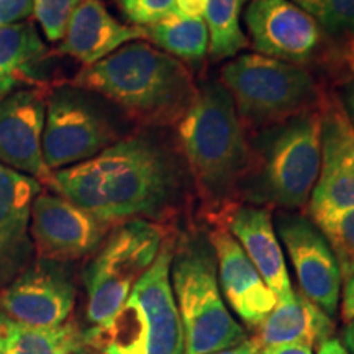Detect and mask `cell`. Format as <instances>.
<instances>
[{"instance_id": "obj_11", "label": "cell", "mask_w": 354, "mask_h": 354, "mask_svg": "<svg viewBox=\"0 0 354 354\" xmlns=\"http://www.w3.org/2000/svg\"><path fill=\"white\" fill-rule=\"evenodd\" d=\"M76 287L57 263L38 261L0 290V313L21 325L56 328L69 320Z\"/></svg>"}, {"instance_id": "obj_13", "label": "cell", "mask_w": 354, "mask_h": 354, "mask_svg": "<svg viewBox=\"0 0 354 354\" xmlns=\"http://www.w3.org/2000/svg\"><path fill=\"white\" fill-rule=\"evenodd\" d=\"M277 230L297 276L300 292L328 315H335L342 292V274L328 241L312 220L281 215Z\"/></svg>"}, {"instance_id": "obj_35", "label": "cell", "mask_w": 354, "mask_h": 354, "mask_svg": "<svg viewBox=\"0 0 354 354\" xmlns=\"http://www.w3.org/2000/svg\"><path fill=\"white\" fill-rule=\"evenodd\" d=\"M343 342L348 353L354 354V320L346 323V328L343 331Z\"/></svg>"}, {"instance_id": "obj_6", "label": "cell", "mask_w": 354, "mask_h": 354, "mask_svg": "<svg viewBox=\"0 0 354 354\" xmlns=\"http://www.w3.org/2000/svg\"><path fill=\"white\" fill-rule=\"evenodd\" d=\"M220 82L232 95L241 123L271 128L297 115L317 110L320 88L304 66L258 53L230 61L220 71Z\"/></svg>"}, {"instance_id": "obj_7", "label": "cell", "mask_w": 354, "mask_h": 354, "mask_svg": "<svg viewBox=\"0 0 354 354\" xmlns=\"http://www.w3.org/2000/svg\"><path fill=\"white\" fill-rule=\"evenodd\" d=\"M171 282L184 331V354H212L238 346L248 335L221 295L214 254L189 245L172 258Z\"/></svg>"}, {"instance_id": "obj_1", "label": "cell", "mask_w": 354, "mask_h": 354, "mask_svg": "<svg viewBox=\"0 0 354 354\" xmlns=\"http://www.w3.org/2000/svg\"><path fill=\"white\" fill-rule=\"evenodd\" d=\"M187 176L172 146L153 133H136L55 171L51 189L113 227L130 220L156 223L183 201Z\"/></svg>"}, {"instance_id": "obj_3", "label": "cell", "mask_w": 354, "mask_h": 354, "mask_svg": "<svg viewBox=\"0 0 354 354\" xmlns=\"http://www.w3.org/2000/svg\"><path fill=\"white\" fill-rule=\"evenodd\" d=\"M177 143L189 177L212 207L223 205L240 192L251 167L253 148L223 84L209 81L177 123Z\"/></svg>"}, {"instance_id": "obj_17", "label": "cell", "mask_w": 354, "mask_h": 354, "mask_svg": "<svg viewBox=\"0 0 354 354\" xmlns=\"http://www.w3.org/2000/svg\"><path fill=\"white\" fill-rule=\"evenodd\" d=\"M218 266V286L233 312L250 328H258L276 307L277 299L228 228L216 227L210 234Z\"/></svg>"}, {"instance_id": "obj_24", "label": "cell", "mask_w": 354, "mask_h": 354, "mask_svg": "<svg viewBox=\"0 0 354 354\" xmlns=\"http://www.w3.org/2000/svg\"><path fill=\"white\" fill-rule=\"evenodd\" d=\"M246 0H209L203 20L209 30V55L221 61L234 57L248 46V38L240 25Z\"/></svg>"}, {"instance_id": "obj_23", "label": "cell", "mask_w": 354, "mask_h": 354, "mask_svg": "<svg viewBox=\"0 0 354 354\" xmlns=\"http://www.w3.org/2000/svg\"><path fill=\"white\" fill-rule=\"evenodd\" d=\"M145 35L158 50L183 63L198 64L209 53V30L203 19H185L171 12L166 19L146 26Z\"/></svg>"}, {"instance_id": "obj_28", "label": "cell", "mask_w": 354, "mask_h": 354, "mask_svg": "<svg viewBox=\"0 0 354 354\" xmlns=\"http://www.w3.org/2000/svg\"><path fill=\"white\" fill-rule=\"evenodd\" d=\"M174 3L176 0H120V8L128 21L146 28L166 19Z\"/></svg>"}, {"instance_id": "obj_32", "label": "cell", "mask_w": 354, "mask_h": 354, "mask_svg": "<svg viewBox=\"0 0 354 354\" xmlns=\"http://www.w3.org/2000/svg\"><path fill=\"white\" fill-rule=\"evenodd\" d=\"M342 317L346 323L354 320V276L351 279H348L346 287H344Z\"/></svg>"}, {"instance_id": "obj_36", "label": "cell", "mask_w": 354, "mask_h": 354, "mask_svg": "<svg viewBox=\"0 0 354 354\" xmlns=\"http://www.w3.org/2000/svg\"><path fill=\"white\" fill-rule=\"evenodd\" d=\"M290 2H294L295 6L304 8V10L308 12L310 15H313V13L317 12V8L322 6L323 0H290Z\"/></svg>"}, {"instance_id": "obj_12", "label": "cell", "mask_w": 354, "mask_h": 354, "mask_svg": "<svg viewBox=\"0 0 354 354\" xmlns=\"http://www.w3.org/2000/svg\"><path fill=\"white\" fill-rule=\"evenodd\" d=\"M245 24L258 55L299 66L315 56L323 37L313 15L290 0H251Z\"/></svg>"}, {"instance_id": "obj_29", "label": "cell", "mask_w": 354, "mask_h": 354, "mask_svg": "<svg viewBox=\"0 0 354 354\" xmlns=\"http://www.w3.org/2000/svg\"><path fill=\"white\" fill-rule=\"evenodd\" d=\"M33 15V0H0V26L21 24Z\"/></svg>"}, {"instance_id": "obj_19", "label": "cell", "mask_w": 354, "mask_h": 354, "mask_svg": "<svg viewBox=\"0 0 354 354\" xmlns=\"http://www.w3.org/2000/svg\"><path fill=\"white\" fill-rule=\"evenodd\" d=\"M227 228L274 292L277 302L289 300L294 295V289L274 228L271 209L256 205L238 207L230 214Z\"/></svg>"}, {"instance_id": "obj_27", "label": "cell", "mask_w": 354, "mask_h": 354, "mask_svg": "<svg viewBox=\"0 0 354 354\" xmlns=\"http://www.w3.org/2000/svg\"><path fill=\"white\" fill-rule=\"evenodd\" d=\"M82 0H33V15L50 41L63 39L66 26Z\"/></svg>"}, {"instance_id": "obj_5", "label": "cell", "mask_w": 354, "mask_h": 354, "mask_svg": "<svg viewBox=\"0 0 354 354\" xmlns=\"http://www.w3.org/2000/svg\"><path fill=\"white\" fill-rule=\"evenodd\" d=\"M320 162L322 110L317 109L266 128L240 190L259 205L300 209L312 197Z\"/></svg>"}, {"instance_id": "obj_14", "label": "cell", "mask_w": 354, "mask_h": 354, "mask_svg": "<svg viewBox=\"0 0 354 354\" xmlns=\"http://www.w3.org/2000/svg\"><path fill=\"white\" fill-rule=\"evenodd\" d=\"M354 209V125L339 105L322 110L320 174L308 201L310 218L317 220Z\"/></svg>"}, {"instance_id": "obj_38", "label": "cell", "mask_w": 354, "mask_h": 354, "mask_svg": "<svg viewBox=\"0 0 354 354\" xmlns=\"http://www.w3.org/2000/svg\"><path fill=\"white\" fill-rule=\"evenodd\" d=\"M81 354H91V353H88V351H86V349H84V351H82Z\"/></svg>"}, {"instance_id": "obj_30", "label": "cell", "mask_w": 354, "mask_h": 354, "mask_svg": "<svg viewBox=\"0 0 354 354\" xmlns=\"http://www.w3.org/2000/svg\"><path fill=\"white\" fill-rule=\"evenodd\" d=\"M209 0H176L172 13L185 19H203Z\"/></svg>"}, {"instance_id": "obj_10", "label": "cell", "mask_w": 354, "mask_h": 354, "mask_svg": "<svg viewBox=\"0 0 354 354\" xmlns=\"http://www.w3.org/2000/svg\"><path fill=\"white\" fill-rule=\"evenodd\" d=\"M33 250L39 261L68 263L95 253L113 225L59 194L39 192L32 205Z\"/></svg>"}, {"instance_id": "obj_22", "label": "cell", "mask_w": 354, "mask_h": 354, "mask_svg": "<svg viewBox=\"0 0 354 354\" xmlns=\"http://www.w3.org/2000/svg\"><path fill=\"white\" fill-rule=\"evenodd\" d=\"M86 348V336L76 322L35 328L0 313V354H81Z\"/></svg>"}, {"instance_id": "obj_34", "label": "cell", "mask_w": 354, "mask_h": 354, "mask_svg": "<svg viewBox=\"0 0 354 354\" xmlns=\"http://www.w3.org/2000/svg\"><path fill=\"white\" fill-rule=\"evenodd\" d=\"M318 354H349L344 344L338 339L330 338L318 346Z\"/></svg>"}, {"instance_id": "obj_37", "label": "cell", "mask_w": 354, "mask_h": 354, "mask_svg": "<svg viewBox=\"0 0 354 354\" xmlns=\"http://www.w3.org/2000/svg\"><path fill=\"white\" fill-rule=\"evenodd\" d=\"M348 104H349V120H351V123L354 125V91L351 92V95H349V100H348Z\"/></svg>"}, {"instance_id": "obj_25", "label": "cell", "mask_w": 354, "mask_h": 354, "mask_svg": "<svg viewBox=\"0 0 354 354\" xmlns=\"http://www.w3.org/2000/svg\"><path fill=\"white\" fill-rule=\"evenodd\" d=\"M328 241L344 282L354 276V209L312 220Z\"/></svg>"}, {"instance_id": "obj_2", "label": "cell", "mask_w": 354, "mask_h": 354, "mask_svg": "<svg viewBox=\"0 0 354 354\" xmlns=\"http://www.w3.org/2000/svg\"><path fill=\"white\" fill-rule=\"evenodd\" d=\"M71 86L104 97L145 127L177 125L198 94L183 61L145 41L127 43L84 66Z\"/></svg>"}, {"instance_id": "obj_18", "label": "cell", "mask_w": 354, "mask_h": 354, "mask_svg": "<svg viewBox=\"0 0 354 354\" xmlns=\"http://www.w3.org/2000/svg\"><path fill=\"white\" fill-rule=\"evenodd\" d=\"M143 38L145 28L118 21L102 0H82L68 21L59 53L92 66L123 44Z\"/></svg>"}, {"instance_id": "obj_9", "label": "cell", "mask_w": 354, "mask_h": 354, "mask_svg": "<svg viewBox=\"0 0 354 354\" xmlns=\"http://www.w3.org/2000/svg\"><path fill=\"white\" fill-rule=\"evenodd\" d=\"M118 140L120 130L91 92L71 86L48 97L43 156L53 172L87 161Z\"/></svg>"}, {"instance_id": "obj_15", "label": "cell", "mask_w": 354, "mask_h": 354, "mask_svg": "<svg viewBox=\"0 0 354 354\" xmlns=\"http://www.w3.org/2000/svg\"><path fill=\"white\" fill-rule=\"evenodd\" d=\"M46 99L39 88H20L0 100V165L51 187L43 156Z\"/></svg>"}, {"instance_id": "obj_31", "label": "cell", "mask_w": 354, "mask_h": 354, "mask_svg": "<svg viewBox=\"0 0 354 354\" xmlns=\"http://www.w3.org/2000/svg\"><path fill=\"white\" fill-rule=\"evenodd\" d=\"M259 354H313V348L299 343L272 344V346H264Z\"/></svg>"}, {"instance_id": "obj_26", "label": "cell", "mask_w": 354, "mask_h": 354, "mask_svg": "<svg viewBox=\"0 0 354 354\" xmlns=\"http://www.w3.org/2000/svg\"><path fill=\"white\" fill-rule=\"evenodd\" d=\"M313 19L330 39L354 41V0H323Z\"/></svg>"}, {"instance_id": "obj_33", "label": "cell", "mask_w": 354, "mask_h": 354, "mask_svg": "<svg viewBox=\"0 0 354 354\" xmlns=\"http://www.w3.org/2000/svg\"><path fill=\"white\" fill-rule=\"evenodd\" d=\"M261 349H263L261 348V344L253 338V339H246V342L238 344V346L223 349V351L212 353V354H259Z\"/></svg>"}, {"instance_id": "obj_20", "label": "cell", "mask_w": 354, "mask_h": 354, "mask_svg": "<svg viewBox=\"0 0 354 354\" xmlns=\"http://www.w3.org/2000/svg\"><path fill=\"white\" fill-rule=\"evenodd\" d=\"M333 330L335 323L328 313L310 302L300 290H294V295L286 302H277L256 328L254 339L261 348L289 343L308 344L313 348L330 339Z\"/></svg>"}, {"instance_id": "obj_8", "label": "cell", "mask_w": 354, "mask_h": 354, "mask_svg": "<svg viewBox=\"0 0 354 354\" xmlns=\"http://www.w3.org/2000/svg\"><path fill=\"white\" fill-rule=\"evenodd\" d=\"M165 241L161 225L130 220L107 234L84 272L87 320L105 325L125 304L133 287L151 268Z\"/></svg>"}, {"instance_id": "obj_16", "label": "cell", "mask_w": 354, "mask_h": 354, "mask_svg": "<svg viewBox=\"0 0 354 354\" xmlns=\"http://www.w3.org/2000/svg\"><path fill=\"white\" fill-rule=\"evenodd\" d=\"M41 184L0 165V290L32 266V205Z\"/></svg>"}, {"instance_id": "obj_21", "label": "cell", "mask_w": 354, "mask_h": 354, "mask_svg": "<svg viewBox=\"0 0 354 354\" xmlns=\"http://www.w3.org/2000/svg\"><path fill=\"white\" fill-rule=\"evenodd\" d=\"M48 51L32 21L0 26V97L19 84L39 81V64Z\"/></svg>"}, {"instance_id": "obj_4", "label": "cell", "mask_w": 354, "mask_h": 354, "mask_svg": "<svg viewBox=\"0 0 354 354\" xmlns=\"http://www.w3.org/2000/svg\"><path fill=\"white\" fill-rule=\"evenodd\" d=\"M172 241L161 250L133 287L125 304L102 326L84 331L86 344L100 354H184V331L171 282Z\"/></svg>"}]
</instances>
